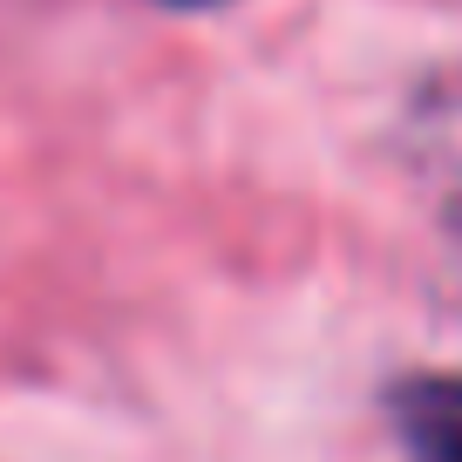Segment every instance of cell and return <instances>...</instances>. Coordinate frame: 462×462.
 Masks as SVG:
<instances>
[{"mask_svg":"<svg viewBox=\"0 0 462 462\" xmlns=\"http://www.w3.org/2000/svg\"><path fill=\"white\" fill-rule=\"evenodd\" d=\"M394 429L408 462H462V381L429 374L394 388Z\"/></svg>","mask_w":462,"mask_h":462,"instance_id":"6da1fadb","label":"cell"},{"mask_svg":"<svg viewBox=\"0 0 462 462\" xmlns=\"http://www.w3.org/2000/svg\"><path fill=\"white\" fill-rule=\"evenodd\" d=\"M171 7H204V0H171Z\"/></svg>","mask_w":462,"mask_h":462,"instance_id":"7a4b0ae2","label":"cell"}]
</instances>
